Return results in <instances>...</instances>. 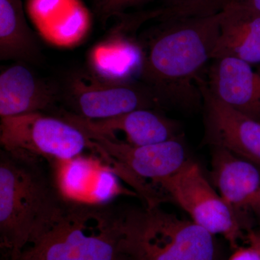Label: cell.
I'll use <instances>...</instances> for the list:
<instances>
[{
	"label": "cell",
	"instance_id": "1",
	"mask_svg": "<svg viewBox=\"0 0 260 260\" xmlns=\"http://www.w3.org/2000/svg\"><path fill=\"white\" fill-rule=\"evenodd\" d=\"M145 41L140 77L162 107H203L200 82L220 30L222 8L210 0L170 5Z\"/></svg>",
	"mask_w": 260,
	"mask_h": 260
},
{
	"label": "cell",
	"instance_id": "2",
	"mask_svg": "<svg viewBox=\"0 0 260 260\" xmlns=\"http://www.w3.org/2000/svg\"><path fill=\"white\" fill-rule=\"evenodd\" d=\"M43 160L0 151V246L10 260L47 232L70 200Z\"/></svg>",
	"mask_w": 260,
	"mask_h": 260
},
{
	"label": "cell",
	"instance_id": "3",
	"mask_svg": "<svg viewBox=\"0 0 260 260\" xmlns=\"http://www.w3.org/2000/svg\"><path fill=\"white\" fill-rule=\"evenodd\" d=\"M123 212L70 200L59 220L17 260H123Z\"/></svg>",
	"mask_w": 260,
	"mask_h": 260
},
{
	"label": "cell",
	"instance_id": "4",
	"mask_svg": "<svg viewBox=\"0 0 260 260\" xmlns=\"http://www.w3.org/2000/svg\"><path fill=\"white\" fill-rule=\"evenodd\" d=\"M123 260H216L214 236L157 206L124 210Z\"/></svg>",
	"mask_w": 260,
	"mask_h": 260
},
{
	"label": "cell",
	"instance_id": "5",
	"mask_svg": "<svg viewBox=\"0 0 260 260\" xmlns=\"http://www.w3.org/2000/svg\"><path fill=\"white\" fill-rule=\"evenodd\" d=\"M81 130L88 138V149L106 162L109 171L129 183L146 202V206L162 203L153 184L177 173L189 159L181 140L133 145Z\"/></svg>",
	"mask_w": 260,
	"mask_h": 260
},
{
	"label": "cell",
	"instance_id": "6",
	"mask_svg": "<svg viewBox=\"0 0 260 260\" xmlns=\"http://www.w3.org/2000/svg\"><path fill=\"white\" fill-rule=\"evenodd\" d=\"M166 201L184 210L194 223L212 235L222 236L233 249L244 239L242 223L205 177L199 164L189 158L171 177L153 184Z\"/></svg>",
	"mask_w": 260,
	"mask_h": 260
},
{
	"label": "cell",
	"instance_id": "7",
	"mask_svg": "<svg viewBox=\"0 0 260 260\" xmlns=\"http://www.w3.org/2000/svg\"><path fill=\"white\" fill-rule=\"evenodd\" d=\"M0 143L10 153L49 162L78 158L88 148L81 129L60 116L43 112L1 118Z\"/></svg>",
	"mask_w": 260,
	"mask_h": 260
},
{
	"label": "cell",
	"instance_id": "8",
	"mask_svg": "<svg viewBox=\"0 0 260 260\" xmlns=\"http://www.w3.org/2000/svg\"><path fill=\"white\" fill-rule=\"evenodd\" d=\"M61 91V100L71 109L69 112L90 120L158 107L144 84L112 81L93 73L70 75Z\"/></svg>",
	"mask_w": 260,
	"mask_h": 260
},
{
	"label": "cell",
	"instance_id": "9",
	"mask_svg": "<svg viewBox=\"0 0 260 260\" xmlns=\"http://www.w3.org/2000/svg\"><path fill=\"white\" fill-rule=\"evenodd\" d=\"M206 144L218 147L260 168V121L219 100L200 82Z\"/></svg>",
	"mask_w": 260,
	"mask_h": 260
},
{
	"label": "cell",
	"instance_id": "10",
	"mask_svg": "<svg viewBox=\"0 0 260 260\" xmlns=\"http://www.w3.org/2000/svg\"><path fill=\"white\" fill-rule=\"evenodd\" d=\"M58 115L80 129L112 139L118 134L124 135V143L133 145L156 144L180 140L181 127L174 119L154 109H140L121 115L90 120L61 109Z\"/></svg>",
	"mask_w": 260,
	"mask_h": 260
},
{
	"label": "cell",
	"instance_id": "11",
	"mask_svg": "<svg viewBox=\"0 0 260 260\" xmlns=\"http://www.w3.org/2000/svg\"><path fill=\"white\" fill-rule=\"evenodd\" d=\"M212 148L210 177L219 194L241 223L246 215L260 223V168L223 148Z\"/></svg>",
	"mask_w": 260,
	"mask_h": 260
},
{
	"label": "cell",
	"instance_id": "12",
	"mask_svg": "<svg viewBox=\"0 0 260 260\" xmlns=\"http://www.w3.org/2000/svg\"><path fill=\"white\" fill-rule=\"evenodd\" d=\"M61 100V89L25 63L10 65L0 74L1 118L54 110Z\"/></svg>",
	"mask_w": 260,
	"mask_h": 260
},
{
	"label": "cell",
	"instance_id": "13",
	"mask_svg": "<svg viewBox=\"0 0 260 260\" xmlns=\"http://www.w3.org/2000/svg\"><path fill=\"white\" fill-rule=\"evenodd\" d=\"M205 82L219 100L260 121V72L252 65L233 57L213 59Z\"/></svg>",
	"mask_w": 260,
	"mask_h": 260
},
{
	"label": "cell",
	"instance_id": "14",
	"mask_svg": "<svg viewBox=\"0 0 260 260\" xmlns=\"http://www.w3.org/2000/svg\"><path fill=\"white\" fill-rule=\"evenodd\" d=\"M26 8L40 35L57 47L76 45L90 28L91 17L81 0H28Z\"/></svg>",
	"mask_w": 260,
	"mask_h": 260
},
{
	"label": "cell",
	"instance_id": "15",
	"mask_svg": "<svg viewBox=\"0 0 260 260\" xmlns=\"http://www.w3.org/2000/svg\"><path fill=\"white\" fill-rule=\"evenodd\" d=\"M0 59L38 64L43 55L21 0H0Z\"/></svg>",
	"mask_w": 260,
	"mask_h": 260
},
{
	"label": "cell",
	"instance_id": "16",
	"mask_svg": "<svg viewBox=\"0 0 260 260\" xmlns=\"http://www.w3.org/2000/svg\"><path fill=\"white\" fill-rule=\"evenodd\" d=\"M126 19L114 30L109 41L93 48L90 54L93 73L104 79L116 82L129 81V76L138 72L140 75L143 61L141 46L123 39Z\"/></svg>",
	"mask_w": 260,
	"mask_h": 260
},
{
	"label": "cell",
	"instance_id": "17",
	"mask_svg": "<svg viewBox=\"0 0 260 260\" xmlns=\"http://www.w3.org/2000/svg\"><path fill=\"white\" fill-rule=\"evenodd\" d=\"M223 57L236 58L251 65L260 64V39L220 30L212 60Z\"/></svg>",
	"mask_w": 260,
	"mask_h": 260
},
{
	"label": "cell",
	"instance_id": "18",
	"mask_svg": "<svg viewBox=\"0 0 260 260\" xmlns=\"http://www.w3.org/2000/svg\"><path fill=\"white\" fill-rule=\"evenodd\" d=\"M151 0H99L98 11L101 19L105 22L114 15H120L126 10L139 6Z\"/></svg>",
	"mask_w": 260,
	"mask_h": 260
},
{
	"label": "cell",
	"instance_id": "19",
	"mask_svg": "<svg viewBox=\"0 0 260 260\" xmlns=\"http://www.w3.org/2000/svg\"><path fill=\"white\" fill-rule=\"evenodd\" d=\"M228 260H260V232L249 230L246 245H240L234 249Z\"/></svg>",
	"mask_w": 260,
	"mask_h": 260
},
{
	"label": "cell",
	"instance_id": "20",
	"mask_svg": "<svg viewBox=\"0 0 260 260\" xmlns=\"http://www.w3.org/2000/svg\"><path fill=\"white\" fill-rule=\"evenodd\" d=\"M230 1L260 14V0H230Z\"/></svg>",
	"mask_w": 260,
	"mask_h": 260
},
{
	"label": "cell",
	"instance_id": "21",
	"mask_svg": "<svg viewBox=\"0 0 260 260\" xmlns=\"http://www.w3.org/2000/svg\"><path fill=\"white\" fill-rule=\"evenodd\" d=\"M171 5L177 4V3H185V2L194 1V0H164Z\"/></svg>",
	"mask_w": 260,
	"mask_h": 260
}]
</instances>
